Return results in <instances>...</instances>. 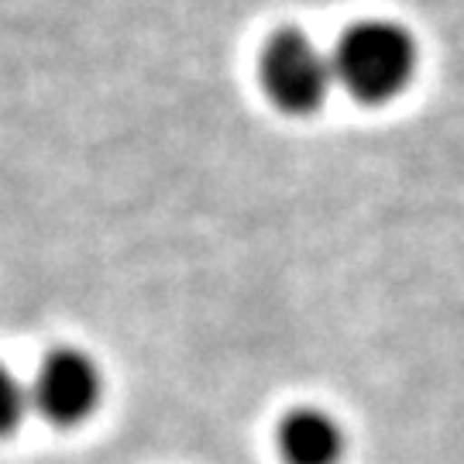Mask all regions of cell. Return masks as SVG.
<instances>
[{
	"mask_svg": "<svg viewBox=\"0 0 464 464\" xmlns=\"http://www.w3.org/2000/svg\"><path fill=\"white\" fill-rule=\"evenodd\" d=\"M258 80L266 97L279 107L282 114H314L331 97L337 83L334 55L316 45L310 34L285 28L276 32L262 49L258 59Z\"/></svg>",
	"mask_w": 464,
	"mask_h": 464,
	"instance_id": "7a4b0ae2",
	"label": "cell"
},
{
	"mask_svg": "<svg viewBox=\"0 0 464 464\" xmlns=\"http://www.w3.org/2000/svg\"><path fill=\"white\" fill-rule=\"evenodd\" d=\"M28 406V392L21 389V382L0 365V437L14 433L21 427V416Z\"/></svg>",
	"mask_w": 464,
	"mask_h": 464,
	"instance_id": "5b68a950",
	"label": "cell"
},
{
	"mask_svg": "<svg viewBox=\"0 0 464 464\" xmlns=\"http://www.w3.org/2000/svg\"><path fill=\"white\" fill-rule=\"evenodd\" d=\"M337 83L362 103L399 97L416 72V42L396 21L368 17L351 24L334 49Z\"/></svg>",
	"mask_w": 464,
	"mask_h": 464,
	"instance_id": "6da1fadb",
	"label": "cell"
},
{
	"mask_svg": "<svg viewBox=\"0 0 464 464\" xmlns=\"http://www.w3.org/2000/svg\"><path fill=\"white\" fill-rule=\"evenodd\" d=\"M103 379L97 362L80 348H55L42 358L32 402L55 427H76L100 406Z\"/></svg>",
	"mask_w": 464,
	"mask_h": 464,
	"instance_id": "3957f363",
	"label": "cell"
},
{
	"mask_svg": "<svg viewBox=\"0 0 464 464\" xmlns=\"http://www.w3.org/2000/svg\"><path fill=\"white\" fill-rule=\"evenodd\" d=\"M344 444L341 423L316 406H299L282 416L279 454L285 464H341Z\"/></svg>",
	"mask_w": 464,
	"mask_h": 464,
	"instance_id": "277c9868",
	"label": "cell"
}]
</instances>
